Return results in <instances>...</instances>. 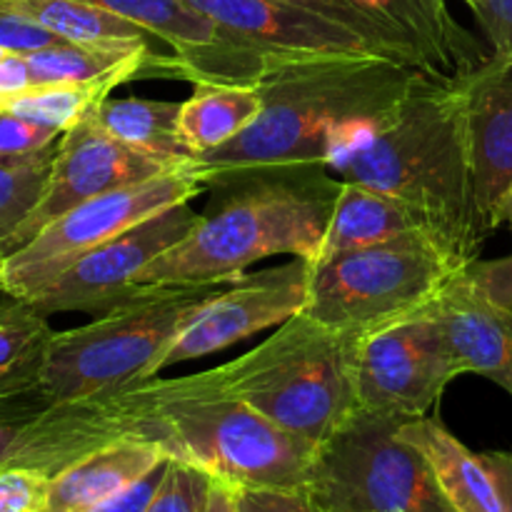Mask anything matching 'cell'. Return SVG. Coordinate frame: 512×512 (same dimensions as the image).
I'll return each instance as SVG.
<instances>
[{
	"label": "cell",
	"mask_w": 512,
	"mask_h": 512,
	"mask_svg": "<svg viewBox=\"0 0 512 512\" xmlns=\"http://www.w3.org/2000/svg\"><path fill=\"white\" fill-rule=\"evenodd\" d=\"M400 438L415 445L433 468L440 490L458 512H503L483 458L465 448L440 420L415 418L400 425Z\"/></svg>",
	"instance_id": "obj_21"
},
{
	"label": "cell",
	"mask_w": 512,
	"mask_h": 512,
	"mask_svg": "<svg viewBox=\"0 0 512 512\" xmlns=\"http://www.w3.org/2000/svg\"><path fill=\"white\" fill-rule=\"evenodd\" d=\"M355 348L358 335L298 313L258 348L213 373L228 393L318 448L358 408Z\"/></svg>",
	"instance_id": "obj_5"
},
{
	"label": "cell",
	"mask_w": 512,
	"mask_h": 512,
	"mask_svg": "<svg viewBox=\"0 0 512 512\" xmlns=\"http://www.w3.org/2000/svg\"><path fill=\"white\" fill-rule=\"evenodd\" d=\"M50 335L48 318L30 300L5 295L0 303V375L30 363Z\"/></svg>",
	"instance_id": "obj_27"
},
{
	"label": "cell",
	"mask_w": 512,
	"mask_h": 512,
	"mask_svg": "<svg viewBox=\"0 0 512 512\" xmlns=\"http://www.w3.org/2000/svg\"><path fill=\"white\" fill-rule=\"evenodd\" d=\"M308 303V263L295 258L280 268L245 273L208 300L165 348L155 375L173 365L220 353L268 328H278Z\"/></svg>",
	"instance_id": "obj_13"
},
{
	"label": "cell",
	"mask_w": 512,
	"mask_h": 512,
	"mask_svg": "<svg viewBox=\"0 0 512 512\" xmlns=\"http://www.w3.org/2000/svg\"><path fill=\"white\" fill-rule=\"evenodd\" d=\"M58 143L30 158H0V248L43 198Z\"/></svg>",
	"instance_id": "obj_26"
},
{
	"label": "cell",
	"mask_w": 512,
	"mask_h": 512,
	"mask_svg": "<svg viewBox=\"0 0 512 512\" xmlns=\"http://www.w3.org/2000/svg\"><path fill=\"white\" fill-rule=\"evenodd\" d=\"M28 88H33L28 55L5 53L3 58H0V105Z\"/></svg>",
	"instance_id": "obj_37"
},
{
	"label": "cell",
	"mask_w": 512,
	"mask_h": 512,
	"mask_svg": "<svg viewBox=\"0 0 512 512\" xmlns=\"http://www.w3.org/2000/svg\"><path fill=\"white\" fill-rule=\"evenodd\" d=\"M58 130L18 115L0 113V158H30L53 148L60 140Z\"/></svg>",
	"instance_id": "obj_30"
},
{
	"label": "cell",
	"mask_w": 512,
	"mask_h": 512,
	"mask_svg": "<svg viewBox=\"0 0 512 512\" xmlns=\"http://www.w3.org/2000/svg\"><path fill=\"white\" fill-rule=\"evenodd\" d=\"M460 85L475 210L488 240L503 225V203L512 188V70L488 58Z\"/></svg>",
	"instance_id": "obj_16"
},
{
	"label": "cell",
	"mask_w": 512,
	"mask_h": 512,
	"mask_svg": "<svg viewBox=\"0 0 512 512\" xmlns=\"http://www.w3.org/2000/svg\"><path fill=\"white\" fill-rule=\"evenodd\" d=\"M38 355H35L30 363H25L23 368L13 370V373H8V375H0V395L15 393V390L35 388V368H38Z\"/></svg>",
	"instance_id": "obj_40"
},
{
	"label": "cell",
	"mask_w": 512,
	"mask_h": 512,
	"mask_svg": "<svg viewBox=\"0 0 512 512\" xmlns=\"http://www.w3.org/2000/svg\"><path fill=\"white\" fill-rule=\"evenodd\" d=\"M213 475L185 460L170 458L165 478L145 512H205Z\"/></svg>",
	"instance_id": "obj_28"
},
{
	"label": "cell",
	"mask_w": 512,
	"mask_h": 512,
	"mask_svg": "<svg viewBox=\"0 0 512 512\" xmlns=\"http://www.w3.org/2000/svg\"><path fill=\"white\" fill-rule=\"evenodd\" d=\"M280 3H288V5H295V8H303L308 10V13L313 15H320V18L330 20V23L340 25V28H348L353 30L355 35H360V38L368 40L370 45H373L375 50H378L383 58H388V55L383 53V48H380L378 43H375L373 33H370L368 23H365L363 18H360L358 13H355L353 8H350L345 0H280Z\"/></svg>",
	"instance_id": "obj_36"
},
{
	"label": "cell",
	"mask_w": 512,
	"mask_h": 512,
	"mask_svg": "<svg viewBox=\"0 0 512 512\" xmlns=\"http://www.w3.org/2000/svg\"><path fill=\"white\" fill-rule=\"evenodd\" d=\"M463 265L428 230L308 263L303 313L348 335L420 313Z\"/></svg>",
	"instance_id": "obj_7"
},
{
	"label": "cell",
	"mask_w": 512,
	"mask_h": 512,
	"mask_svg": "<svg viewBox=\"0 0 512 512\" xmlns=\"http://www.w3.org/2000/svg\"><path fill=\"white\" fill-rule=\"evenodd\" d=\"M230 283L138 288L88 325L53 333L35 368V390L48 403H70L145 380L175 335Z\"/></svg>",
	"instance_id": "obj_6"
},
{
	"label": "cell",
	"mask_w": 512,
	"mask_h": 512,
	"mask_svg": "<svg viewBox=\"0 0 512 512\" xmlns=\"http://www.w3.org/2000/svg\"><path fill=\"white\" fill-rule=\"evenodd\" d=\"M168 463H170V458L163 460L158 468L150 470L148 475H143L138 483H133L130 488H125L123 493H118L115 498L105 500V503L95 505V508L88 512H145L148 510L150 500H153V495L158 493L160 483H163Z\"/></svg>",
	"instance_id": "obj_35"
},
{
	"label": "cell",
	"mask_w": 512,
	"mask_h": 512,
	"mask_svg": "<svg viewBox=\"0 0 512 512\" xmlns=\"http://www.w3.org/2000/svg\"><path fill=\"white\" fill-rule=\"evenodd\" d=\"M400 425L355 408L315 448L305 493L320 512H458Z\"/></svg>",
	"instance_id": "obj_8"
},
{
	"label": "cell",
	"mask_w": 512,
	"mask_h": 512,
	"mask_svg": "<svg viewBox=\"0 0 512 512\" xmlns=\"http://www.w3.org/2000/svg\"><path fill=\"white\" fill-rule=\"evenodd\" d=\"M205 512H240L238 510V490L233 485L223 483V480L213 478V488H210L208 510Z\"/></svg>",
	"instance_id": "obj_39"
},
{
	"label": "cell",
	"mask_w": 512,
	"mask_h": 512,
	"mask_svg": "<svg viewBox=\"0 0 512 512\" xmlns=\"http://www.w3.org/2000/svg\"><path fill=\"white\" fill-rule=\"evenodd\" d=\"M468 5L493 48L490 58L512 70V0H473Z\"/></svg>",
	"instance_id": "obj_31"
},
{
	"label": "cell",
	"mask_w": 512,
	"mask_h": 512,
	"mask_svg": "<svg viewBox=\"0 0 512 512\" xmlns=\"http://www.w3.org/2000/svg\"><path fill=\"white\" fill-rule=\"evenodd\" d=\"M503 223H508L512 228V188H510L508 198H505V203H503Z\"/></svg>",
	"instance_id": "obj_41"
},
{
	"label": "cell",
	"mask_w": 512,
	"mask_h": 512,
	"mask_svg": "<svg viewBox=\"0 0 512 512\" xmlns=\"http://www.w3.org/2000/svg\"><path fill=\"white\" fill-rule=\"evenodd\" d=\"M120 440L158 445L238 490L305 488L315 455V445L270 423L205 370L153 375L93 398L45 405L30 423L15 468L55 478Z\"/></svg>",
	"instance_id": "obj_1"
},
{
	"label": "cell",
	"mask_w": 512,
	"mask_h": 512,
	"mask_svg": "<svg viewBox=\"0 0 512 512\" xmlns=\"http://www.w3.org/2000/svg\"><path fill=\"white\" fill-rule=\"evenodd\" d=\"M238 490V488H235ZM240 512H320L305 488H240Z\"/></svg>",
	"instance_id": "obj_32"
},
{
	"label": "cell",
	"mask_w": 512,
	"mask_h": 512,
	"mask_svg": "<svg viewBox=\"0 0 512 512\" xmlns=\"http://www.w3.org/2000/svg\"><path fill=\"white\" fill-rule=\"evenodd\" d=\"M213 23L280 60L383 55L353 30L280 0H188ZM390 60V58H388Z\"/></svg>",
	"instance_id": "obj_17"
},
{
	"label": "cell",
	"mask_w": 512,
	"mask_h": 512,
	"mask_svg": "<svg viewBox=\"0 0 512 512\" xmlns=\"http://www.w3.org/2000/svg\"><path fill=\"white\" fill-rule=\"evenodd\" d=\"M3 260H5V250L0 248V268H3Z\"/></svg>",
	"instance_id": "obj_42"
},
{
	"label": "cell",
	"mask_w": 512,
	"mask_h": 512,
	"mask_svg": "<svg viewBox=\"0 0 512 512\" xmlns=\"http://www.w3.org/2000/svg\"><path fill=\"white\" fill-rule=\"evenodd\" d=\"M448 340L465 375L493 380L512 398V313L485 298L465 268L423 308Z\"/></svg>",
	"instance_id": "obj_18"
},
{
	"label": "cell",
	"mask_w": 512,
	"mask_h": 512,
	"mask_svg": "<svg viewBox=\"0 0 512 512\" xmlns=\"http://www.w3.org/2000/svg\"><path fill=\"white\" fill-rule=\"evenodd\" d=\"M465 275L485 298L512 313V255L498 260H473L465 268Z\"/></svg>",
	"instance_id": "obj_34"
},
{
	"label": "cell",
	"mask_w": 512,
	"mask_h": 512,
	"mask_svg": "<svg viewBox=\"0 0 512 512\" xmlns=\"http://www.w3.org/2000/svg\"><path fill=\"white\" fill-rule=\"evenodd\" d=\"M465 3H473V0H465Z\"/></svg>",
	"instance_id": "obj_44"
},
{
	"label": "cell",
	"mask_w": 512,
	"mask_h": 512,
	"mask_svg": "<svg viewBox=\"0 0 512 512\" xmlns=\"http://www.w3.org/2000/svg\"><path fill=\"white\" fill-rule=\"evenodd\" d=\"M165 170H173V165H165L163 160L118 143L103 128H98L90 115H85L80 123L60 135L58 153H55L43 198L3 245L5 255L23 248L45 225L53 223L75 205L115 188L155 178Z\"/></svg>",
	"instance_id": "obj_14"
},
{
	"label": "cell",
	"mask_w": 512,
	"mask_h": 512,
	"mask_svg": "<svg viewBox=\"0 0 512 512\" xmlns=\"http://www.w3.org/2000/svg\"><path fill=\"white\" fill-rule=\"evenodd\" d=\"M198 218L200 213L183 203L133 225L118 238L75 260L48 288L30 298V303L45 318L55 313H108L138 290L135 283L140 273L185 238Z\"/></svg>",
	"instance_id": "obj_11"
},
{
	"label": "cell",
	"mask_w": 512,
	"mask_h": 512,
	"mask_svg": "<svg viewBox=\"0 0 512 512\" xmlns=\"http://www.w3.org/2000/svg\"><path fill=\"white\" fill-rule=\"evenodd\" d=\"M130 20L153 40L168 45L180 65V80L195 85L255 88L285 60L263 53L228 33L188 0H88Z\"/></svg>",
	"instance_id": "obj_12"
},
{
	"label": "cell",
	"mask_w": 512,
	"mask_h": 512,
	"mask_svg": "<svg viewBox=\"0 0 512 512\" xmlns=\"http://www.w3.org/2000/svg\"><path fill=\"white\" fill-rule=\"evenodd\" d=\"M263 100L258 88L240 85H195L180 105L178 133L190 155L208 153L238 138L258 118Z\"/></svg>",
	"instance_id": "obj_24"
},
{
	"label": "cell",
	"mask_w": 512,
	"mask_h": 512,
	"mask_svg": "<svg viewBox=\"0 0 512 512\" xmlns=\"http://www.w3.org/2000/svg\"><path fill=\"white\" fill-rule=\"evenodd\" d=\"M115 80H98V83H53V85H33L23 90L15 98L5 100L0 105V113L18 115V118L33 120V123L48 125V128L65 133L75 123L93 113L105 98H110V90L115 88Z\"/></svg>",
	"instance_id": "obj_25"
},
{
	"label": "cell",
	"mask_w": 512,
	"mask_h": 512,
	"mask_svg": "<svg viewBox=\"0 0 512 512\" xmlns=\"http://www.w3.org/2000/svg\"><path fill=\"white\" fill-rule=\"evenodd\" d=\"M418 230L430 233L423 215L410 208L408 203L368 188V185L343 180V188L335 200L333 215H330L323 240L315 250V258L305 260V263H320V260L335 258V255L350 253V250L370 248V245L418 233Z\"/></svg>",
	"instance_id": "obj_20"
},
{
	"label": "cell",
	"mask_w": 512,
	"mask_h": 512,
	"mask_svg": "<svg viewBox=\"0 0 512 512\" xmlns=\"http://www.w3.org/2000/svg\"><path fill=\"white\" fill-rule=\"evenodd\" d=\"M368 23L390 60L428 78L458 83L490 55L450 13L445 0H345Z\"/></svg>",
	"instance_id": "obj_15"
},
{
	"label": "cell",
	"mask_w": 512,
	"mask_h": 512,
	"mask_svg": "<svg viewBox=\"0 0 512 512\" xmlns=\"http://www.w3.org/2000/svg\"><path fill=\"white\" fill-rule=\"evenodd\" d=\"M465 375L443 330L423 310L358 338V408L393 420L425 418L445 388Z\"/></svg>",
	"instance_id": "obj_10"
},
{
	"label": "cell",
	"mask_w": 512,
	"mask_h": 512,
	"mask_svg": "<svg viewBox=\"0 0 512 512\" xmlns=\"http://www.w3.org/2000/svg\"><path fill=\"white\" fill-rule=\"evenodd\" d=\"M3 55H5V50H0V58H3Z\"/></svg>",
	"instance_id": "obj_43"
},
{
	"label": "cell",
	"mask_w": 512,
	"mask_h": 512,
	"mask_svg": "<svg viewBox=\"0 0 512 512\" xmlns=\"http://www.w3.org/2000/svg\"><path fill=\"white\" fill-rule=\"evenodd\" d=\"M170 455L153 443L120 440L75 460L50 478L45 512H88L115 498Z\"/></svg>",
	"instance_id": "obj_19"
},
{
	"label": "cell",
	"mask_w": 512,
	"mask_h": 512,
	"mask_svg": "<svg viewBox=\"0 0 512 512\" xmlns=\"http://www.w3.org/2000/svg\"><path fill=\"white\" fill-rule=\"evenodd\" d=\"M330 170L345 183L368 185L418 210L463 268L478 260L485 235L473 198L460 80L420 75L395 113L345 145Z\"/></svg>",
	"instance_id": "obj_3"
},
{
	"label": "cell",
	"mask_w": 512,
	"mask_h": 512,
	"mask_svg": "<svg viewBox=\"0 0 512 512\" xmlns=\"http://www.w3.org/2000/svg\"><path fill=\"white\" fill-rule=\"evenodd\" d=\"M50 478L30 468H0V512H45Z\"/></svg>",
	"instance_id": "obj_29"
},
{
	"label": "cell",
	"mask_w": 512,
	"mask_h": 512,
	"mask_svg": "<svg viewBox=\"0 0 512 512\" xmlns=\"http://www.w3.org/2000/svg\"><path fill=\"white\" fill-rule=\"evenodd\" d=\"M420 75L378 55L285 60L255 85L263 108L253 125L185 165L205 190L260 175L330 170L345 145L395 113Z\"/></svg>",
	"instance_id": "obj_2"
},
{
	"label": "cell",
	"mask_w": 512,
	"mask_h": 512,
	"mask_svg": "<svg viewBox=\"0 0 512 512\" xmlns=\"http://www.w3.org/2000/svg\"><path fill=\"white\" fill-rule=\"evenodd\" d=\"M55 43H60V38L35 25L33 20L0 8V50L28 55Z\"/></svg>",
	"instance_id": "obj_33"
},
{
	"label": "cell",
	"mask_w": 512,
	"mask_h": 512,
	"mask_svg": "<svg viewBox=\"0 0 512 512\" xmlns=\"http://www.w3.org/2000/svg\"><path fill=\"white\" fill-rule=\"evenodd\" d=\"M0 8L33 20L65 43L138 48L153 40L135 23L88 0H0Z\"/></svg>",
	"instance_id": "obj_23"
},
{
	"label": "cell",
	"mask_w": 512,
	"mask_h": 512,
	"mask_svg": "<svg viewBox=\"0 0 512 512\" xmlns=\"http://www.w3.org/2000/svg\"><path fill=\"white\" fill-rule=\"evenodd\" d=\"M340 188L343 180L330 170L218 185L190 233L158 255L135 288L235 283L250 265L273 255L313 260Z\"/></svg>",
	"instance_id": "obj_4"
},
{
	"label": "cell",
	"mask_w": 512,
	"mask_h": 512,
	"mask_svg": "<svg viewBox=\"0 0 512 512\" xmlns=\"http://www.w3.org/2000/svg\"><path fill=\"white\" fill-rule=\"evenodd\" d=\"M480 458L498 490L500 510L512 512V453H483Z\"/></svg>",
	"instance_id": "obj_38"
},
{
	"label": "cell",
	"mask_w": 512,
	"mask_h": 512,
	"mask_svg": "<svg viewBox=\"0 0 512 512\" xmlns=\"http://www.w3.org/2000/svg\"><path fill=\"white\" fill-rule=\"evenodd\" d=\"M203 190V180L188 165H180L75 205L45 225L23 248L5 255L0 293L23 300L35 298L85 253L173 205L188 203Z\"/></svg>",
	"instance_id": "obj_9"
},
{
	"label": "cell",
	"mask_w": 512,
	"mask_h": 512,
	"mask_svg": "<svg viewBox=\"0 0 512 512\" xmlns=\"http://www.w3.org/2000/svg\"><path fill=\"white\" fill-rule=\"evenodd\" d=\"M180 105L175 100L105 98L90 118L118 143L178 168L193 158L178 133Z\"/></svg>",
	"instance_id": "obj_22"
}]
</instances>
